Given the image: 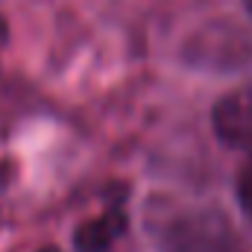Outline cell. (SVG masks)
<instances>
[{
	"label": "cell",
	"instance_id": "1",
	"mask_svg": "<svg viewBox=\"0 0 252 252\" xmlns=\"http://www.w3.org/2000/svg\"><path fill=\"white\" fill-rule=\"evenodd\" d=\"M161 252H244L232 223L217 211H185L161 229Z\"/></svg>",
	"mask_w": 252,
	"mask_h": 252
},
{
	"label": "cell",
	"instance_id": "2",
	"mask_svg": "<svg viewBox=\"0 0 252 252\" xmlns=\"http://www.w3.org/2000/svg\"><path fill=\"white\" fill-rule=\"evenodd\" d=\"M214 132L229 147L252 153V85L226 94L214 106Z\"/></svg>",
	"mask_w": 252,
	"mask_h": 252
},
{
	"label": "cell",
	"instance_id": "3",
	"mask_svg": "<svg viewBox=\"0 0 252 252\" xmlns=\"http://www.w3.org/2000/svg\"><path fill=\"white\" fill-rule=\"evenodd\" d=\"M126 229V217L124 211L115 205V208H106L103 214L85 220L76 235H73V247L79 252H106L112 250V244L124 235Z\"/></svg>",
	"mask_w": 252,
	"mask_h": 252
},
{
	"label": "cell",
	"instance_id": "4",
	"mask_svg": "<svg viewBox=\"0 0 252 252\" xmlns=\"http://www.w3.org/2000/svg\"><path fill=\"white\" fill-rule=\"evenodd\" d=\"M238 199H241L244 211L250 214V220H252V161L241 170V176H238Z\"/></svg>",
	"mask_w": 252,
	"mask_h": 252
},
{
	"label": "cell",
	"instance_id": "5",
	"mask_svg": "<svg viewBox=\"0 0 252 252\" xmlns=\"http://www.w3.org/2000/svg\"><path fill=\"white\" fill-rule=\"evenodd\" d=\"M6 32H9V30H6V21H3V18H0V47H3V44H6Z\"/></svg>",
	"mask_w": 252,
	"mask_h": 252
},
{
	"label": "cell",
	"instance_id": "6",
	"mask_svg": "<svg viewBox=\"0 0 252 252\" xmlns=\"http://www.w3.org/2000/svg\"><path fill=\"white\" fill-rule=\"evenodd\" d=\"M41 252H59V250L56 247H47V250H41Z\"/></svg>",
	"mask_w": 252,
	"mask_h": 252
},
{
	"label": "cell",
	"instance_id": "7",
	"mask_svg": "<svg viewBox=\"0 0 252 252\" xmlns=\"http://www.w3.org/2000/svg\"><path fill=\"white\" fill-rule=\"evenodd\" d=\"M244 3H247V9H250V12H252V0H244Z\"/></svg>",
	"mask_w": 252,
	"mask_h": 252
}]
</instances>
